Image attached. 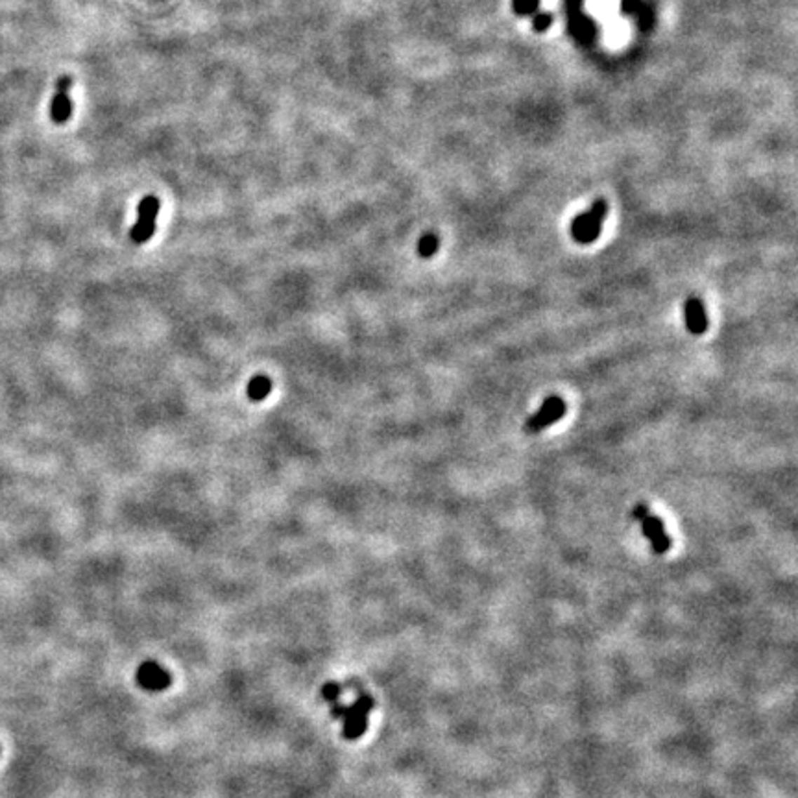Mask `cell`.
Instances as JSON below:
<instances>
[{"instance_id":"cell-1","label":"cell","mask_w":798,"mask_h":798,"mask_svg":"<svg viewBox=\"0 0 798 798\" xmlns=\"http://www.w3.org/2000/svg\"><path fill=\"white\" fill-rule=\"evenodd\" d=\"M374 698L370 695H360L353 704L344 706L340 703H331V715L334 719H342L344 738L349 741L359 739L368 728V715L374 710Z\"/></svg>"},{"instance_id":"cell-2","label":"cell","mask_w":798,"mask_h":798,"mask_svg":"<svg viewBox=\"0 0 798 798\" xmlns=\"http://www.w3.org/2000/svg\"><path fill=\"white\" fill-rule=\"evenodd\" d=\"M608 215L607 200H597L586 212L573 218L571 222V237L579 244L595 243L602 228V220Z\"/></svg>"},{"instance_id":"cell-3","label":"cell","mask_w":798,"mask_h":798,"mask_svg":"<svg viewBox=\"0 0 798 798\" xmlns=\"http://www.w3.org/2000/svg\"><path fill=\"white\" fill-rule=\"evenodd\" d=\"M161 203L156 196L142 198L139 208H137V222L130 229V238L135 244H144L152 238L156 231V218L159 212Z\"/></svg>"},{"instance_id":"cell-4","label":"cell","mask_w":798,"mask_h":798,"mask_svg":"<svg viewBox=\"0 0 798 798\" xmlns=\"http://www.w3.org/2000/svg\"><path fill=\"white\" fill-rule=\"evenodd\" d=\"M566 410H567L566 401H564L560 395H549V398L541 403L540 409L536 410L534 414L527 419L525 431L527 433H531V435H536V433H540V431L551 427V425L556 424L558 419L564 418Z\"/></svg>"},{"instance_id":"cell-5","label":"cell","mask_w":798,"mask_h":798,"mask_svg":"<svg viewBox=\"0 0 798 798\" xmlns=\"http://www.w3.org/2000/svg\"><path fill=\"white\" fill-rule=\"evenodd\" d=\"M135 678L137 684H139L144 691H152V693L165 691V689L172 684L170 672H168L165 667L159 665L157 662H154V660L142 662L141 665H139V669H137Z\"/></svg>"},{"instance_id":"cell-6","label":"cell","mask_w":798,"mask_h":798,"mask_svg":"<svg viewBox=\"0 0 798 798\" xmlns=\"http://www.w3.org/2000/svg\"><path fill=\"white\" fill-rule=\"evenodd\" d=\"M72 89V78L69 74L58 78L56 81V91L52 96L50 104V119L54 124H65L72 115V102H71V93Z\"/></svg>"},{"instance_id":"cell-7","label":"cell","mask_w":798,"mask_h":798,"mask_svg":"<svg viewBox=\"0 0 798 798\" xmlns=\"http://www.w3.org/2000/svg\"><path fill=\"white\" fill-rule=\"evenodd\" d=\"M640 523H642L643 536L651 541L652 551L656 553V555H665V553L671 549V538H669V534L665 532V527H663L662 520L649 510L645 515H643L642 520H640Z\"/></svg>"},{"instance_id":"cell-8","label":"cell","mask_w":798,"mask_h":798,"mask_svg":"<svg viewBox=\"0 0 798 798\" xmlns=\"http://www.w3.org/2000/svg\"><path fill=\"white\" fill-rule=\"evenodd\" d=\"M684 314H686L687 331L691 334H704L708 329V316L703 302L695 296L687 298L684 305Z\"/></svg>"},{"instance_id":"cell-9","label":"cell","mask_w":798,"mask_h":798,"mask_svg":"<svg viewBox=\"0 0 798 798\" xmlns=\"http://www.w3.org/2000/svg\"><path fill=\"white\" fill-rule=\"evenodd\" d=\"M270 392H272V381L268 379L266 375H255L248 383L246 394L252 401H263Z\"/></svg>"},{"instance_id":"cell-10","label":"cell","mask_w":798,"mask_h":798,"mask_svg":"<svg viewBox=\"0 0 798 798\" xmlns=\"http://www.w3.org/2000/svg\"><path fill=\"white\" fill-rule=\"evenodd\" d=\"M438 246H440V241H438V237H436V233H425L424 237L419 238V243H418L419 257H424V259L433 257V255L438 252Z\"/></svg>"},{"instance_id":"cell-11","label":"cell","mask_w":798,"mask_h":798,"mask_svg":"<svg viewBox=\"0 0 798 798\" xmlns=\"http://www.w3.org/2000/svg\"><path fill=\"white\" fill-rule=\"evenodd\" d=\"M538 4H540V0H514L512 8L518 15H531L538 10Z\"/></svg>"},{"instance_id":"cell-12","label":"cell","mask_w":798,"mask_h":798,"mask_svg":"<svg viewBox=\"0 0 798 798\" xmlns=\"http://www.w3.org/2000/svg\"><path fill=\"white\" fill-rule=\"evenodd\" d=\"M340 693H342V687H340V684L337 682H327L322 687V697L325 698L327 703H339Z\"/></svg>"},{"instance_id":"cell-13","label":"cell","mask_w":798,"mask_h":798,"mask_svg":"<svg viewBox=\"0 0 798 798\" xmlns=\"http://www.w3.org/2000/svg\"><path fill=\"white\" fill-rule=\"evenodd\" d=\"M551 25H553V15L549 11H540V13H536L534 19H532V26H534L536 32H546Z\"/></svg>"},{"instance_id":"cell-14","label":"cell","mask_w":798,"mask_h":798,"mask_svg":"<svg viewBox=\"0 0 798 798\" xmlns=\"http://www.w3.org/2000/svg\"><path fill=\"white\" fill-rule=\"evenodd\" d=\"M634 4H637V0H623V11H634Z\"/></svg>"}]
</instances>
